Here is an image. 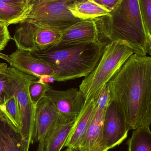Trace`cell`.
Returning a JSON list of instances; mask_svg holds the SVG:
<instances>
[{
  "label": "cell",
  "instance_id": "cell-13",
  "mask_svg": "<svg viewBox=\"0 0 151 151\" xmlns=\"http://www.w3.org/2000/svg\"><path fill=\"white\" fill-rule=\"evenodd\" d=\"M61 118L54 105L44 97L37 104L35 111L33 143L44 140L49 130Z\"/></svg>",
  "mask_w": 151,
  "mask_h": 151
},
{
  "label": "cell",
  "instance_id": "cell-20",
  "mask_svg": "<svg viewBox=\"0 0 151 151\" xmlns=\"http://www.w3.org/2000/svg\"><path fill=\"white\" fill-rule=\"evenodd\" d=\"M9 96L0 107V111L17 129L20 131L21 120L17 102L15 95L9 91Z\"/></svg>",
  "mask_w": 151,
  "mask_h": 151
},
{
  "label": "cell",
  "instance_id": "cell-22",
  "mask_svg": "<svg viewBox=\"0 0 151 151\" xmlns=\"http://www.w3.org/2000/svg\"><path fill=\"white\" fill-rule=\"evenodd\" d=\"M8 67L6 63H0V107L9 96L8 84L9 75Z\"/></svg>",
  "mask_w": 151,
  "mask_h": 151
},
{
  "label": "cell",
  "instance_id": "cell-26",
  "mask_svg": "<svg viewBox=\"0 0 151 151\" xmlns=\"http://www.w3.org/2000/svg\"><path fill=\"white\" fill-rule=\"evenodd\" d=\"M0 1L25 8L31 7L33 4V0H0Z\"/></svg>",
  "mask_w": 151,
  "mask_h": 151
},
{
  "label": "cell",
  "instance_id": "cell-2",
  "mask_svg": "<svg viewBox=\"0 0 151 151\" xmlns=\"http://www.w3.org/2000/svg\"><path fill=\"white\" fill-rule=\"evenodd\" d=\"M99 35L118 41L140 56L151 55V34L142 16L138 0H123L110 16L95 19Z\"/></svg>",
  "mask_w": 151,
  "mask_h": 151
},
{
  "label": "cell",
  "instance_id": "cell-24",
  "mask_svg": "<svg viewBox=\"0 0 151 151\" xmlns=\"http://www.w3.org/2000/svg\"><path fill=\"white\" fill-rule=\"evenodd\" d=\"M6 24L0 21V52L5 48L12 39Z\"/></svg>",
  "mask_w": 151,
  "mask_h": 151
},
{
  "label": "cell",
  "instance_id": "cell-19",
  "mask_svg": "<svg viewBox=\"0 0 151 151\" xmlns=\"http://www.w3.org/2000/svg\"><path fill=\"white\" fill-rule=\"evenodd\" d=\"M128 141V151H151L150 127H142L134 129Z\"/></svg>",
  "mask_w": 151,
  "mask_h": 151
},
{
  "label": "cell",
  "instance_id": "cell-23",
  "mask_svg": "<svg viewBox=\"0 0 151 151\" xmlns=\"http://www.w3.org/2000/svg\"><path fill=\"white\" fill-rule=\"evenodd\" d=\"M138 3L147 29L151 34V0H138Z\"/></svg>",
  "mask_w": 151,
  "mask_h": 151
},
{
  "label": "cell",
  "instance_id": "cell-25",
  "mask_svg": "<svg viewBox=\"0 0 151 151\" xmlns=\"http://www.w3.org/2000/svg\"><path fill=\"white\" fill-rule=\"evenodd\" d=\"M110 11L111 12L116 9L123 0H94Z\"/></svg>",
  "mask_w": 151,
  "mask_h": 151
},
{
  "label": "cell",
  "instance_id": "cell-28",
  "mask_svg": "<svg viewBox=\"0 0 151 151\" xmlns=\"http://www.w3.org/2000/svg\"><path fill=\"white\" fill-rule=\"evenodd\" d=\"M64 151H82L79 147L67 148Z\"/></svg>",
  "mask_w": 151,
  "mask_h": 151
},
{
  "label": "cell",
  "instance_id": "cell-18",
  "mask_svg": "<svg viewBox=\"0 0 151 151\" xmlns=\"http://www.w3.org/2000/svg\"><path fill=\"white\" fill-rule=\"evenodd\" d=\"M32 7L25 8L0 1V21L8 26L23 23L27 18Z\"/></svg>",
  "mask_w": 151,
  "mask_h": 151
},
{
  "label": "cell",
  "instance_id": "cell-12",
  "mask_svg": "<svg viewBox=\"0 0 151 151\" xmlns=\"http://www.w3.org/2000/svg\"><path fill=\"white\" fill-rule=\"evenodd\" d=\"M100 40L95 19L81 20L62 31L60 39L53 47L97 42Z\"/></svg>",
  "mask_w": 151,
  "mask_h": 151
},
{
  "label": "cell",
  "instance_id": "cell-11",
  "mask_svg": "<svg viewBox=\"0 0 151 151\" xmlns=\"http://www.w3.org/2000/svg\"><path fill=\"white\" fill-rule=\"evenodd\" d=\"M9 56L11 67L27 75L40 79L53 77L54 80L56 74L54 66L29 51L17 49Z\"/></svg>",
  "mask_w": 151,
  "mask_h": 151
},
{
  "label": "cell",
  "instance_id": "cell-17",
  "mask_svg": "<svg viewBox=\"0 0 151 151\" xmlns=\"http://www.w3.org/2000/svg\"><path fill=\"white\" fill-rule=\"evenodd\" d=\"M75 17L80 20L95 19L110 16L111 12L94 0H82L71 4L68 7Z\"/></svg>",
  "mask_w": 151,
  "mask_h": 151
},
{
  "label": "cell",
  "instance_id": "cell-15",
  "mask_svg": "<svg viewBox=\"0 0 151 151\" xmlns=\"http://www.w3.org/2000/svg\"><path fill=\"white\" fill-rule=\"evenodd\" d=\"M95 106L94 98L85 102L81 111L74 121L64 147H79L91 121Z\"/></svg>",
  "mask_w": 151,
  "mask_h": 151
},
{
  "label": "cell",
  "instance_id": "cell-9",
  "mask_svg": "<svg viewBox=\"0 0 151 151\" xmlns=\"http://www.w3.org/2000/svg\"><path fill=\"white\" fill-rule=\"evenodd\" d=\"M50 100L59 113L61 118L74 121L85 104V99L78 88H71L59 91L50 87L45 97Z\"/></svg>",
  "mask_w": 151,
  "mask_h": 151
},
{
  "label": "cell",
  "instance_id": "cell-7",
  "mask_svg": "<svg viewBox=\"0 0 151 151\" xmlns=\"http://www.w3.org/2000/svg\"><path fill=\"white\" fill-rule=\"evenodd\" d=\"M13 35L17 49L40 52L54 47L60 39L61 32L25 21L20 23Z\"/></svg>",
  "mask_w": 151,
  "mask_h": 151
},
{
  "label": "cell",
  "instance_id": "cell-1",
  "mask_svg": "<svg viewBox=\"0 0 151 151\" xmlns=\"http://www.w3.org/2000/svg\"><path fill=\"white\" fill-rule=\"evenodd\" d=\"M110 100L129 130L150 127L151 123V58L134 54L107 83Z\"/></svg>",
  "mask_w": 151,
  "mask_h": 151
},
{
  "label": "cell",
  "instance_id": "cell-5",
  "mask_svg": "<svg viewBox=\"0 0 151 151\" xmlns=\"http://www.w3.org/2000/svg\"><path fill=\"white\" fill-rule=\"evenodd\" d=\"M76 0H58L33 3L30 13L25 21L42 26L63 31L80 21L68 9Z\"/></svg>",
  "mask_w": 151,
  "mask_h": 151
},
{
  "label": "cell",
  "instance_id": "cell-3",
  "mask_svg": "<svg viewBox=\"0 0 151 151\" xmlns=\"http://www.w3.org/2000/svg\"><path fill=\"white\" fill-rule=\"evenodd\" d=\"M105 45L100 40L97 42L52 47L31 53L56 68L55 81H66L90 74L97 65Z\"/></svg>",
  "mask_w": 151,
  "mask_h": 151
},
{
  "label": "cell",
  "instance_id": "cell-29",
  "mask_svg": "<svg viewBox=\"0 0 151 151\" xmlns=\"http://www.w3.org/2000/svg\"><path fill=\"white\" fill-rule=\"evenodd\" d=\"M43 142H40L38 145V148H37V151H43Z\"/></svg>",
  "mask_w": 151,
  "mask_h": 151
},
{
  "label": "cell",
  "instance_id": "cell-8",
  "mask_svg": "<svg viewBox=\"0 0 151 151\" xmlns=\"http://www.w3.org/2000/svg\"><path fill=\"white\" fill-rule=\"evenodd\" d=\"M94 98V113L85 137L79 147L82 151H104L103 144V128L105 115L111 101L107 84Z\"/></svg>",
  "mask_w": 151,
  "mask_h": 151
},
{
  "label": "cell",
  "instance_id": "cell-21",
  "mask_svg": "<svg viewBox=\"0 0 151 151\" xmlns=\"http://www.w3.org/2000/svg\"><path fill=\"white\" fill-rule=\"evenodd\" d=\"M35 79V77L33 78L29 81L28 85L29 97L35 108L40 100L45 97V93L50 87L48 83L39 80L36 81Z\"/></svg>",
  "mask_w": 151,
  "mask_h": 151
},
{
  "label": "cell",
  "instance_id": "cell-10",
  "mask_svg": "<svg viewBox=\"0 0 151 151\" xmlns=\"http://www.w3.org/2000/svg\"><path fill=\"white\" fill-rule=\"evenodd\" d=\"M129 131L125 119L113 102L110 101L105 115L103 144L104 151L118 146L127 138Z\"/></svg>",
  "mask_w": 151,
  "mask_h": 151
},
{
  "label": "cell",
  "instance_id": "cell-30",
  "mask_svg": "<svg viewBox=\"0 0 151 151\" xmlns=\"http://www.w3.org/2000/svg\"><path fill=\"white\" fill-rule=\"evenodd\" d=\"M58 1V0H35L33 3L42 2L52 1ZM77 1H82V0H76Z\"/></svg>",
  "mask_w": 151,
  "mask_h": 151
},
{
  "label": "cell",
  "instance_id": "cell-14",
  "mask_svg": "<svg viewBox=\"0 0 151 151\" xmlns=\"http://www.w3.org/2000/svg\"><path fill=\"white\" fill-rule=\"evenodd\" d=\"M30 145L0 111V151H29Z\"/></svg>",
  "mask_w": 151,
  "mask_h": 151
},
{
  "label": "cell",
  "instance_id": "cell-31",
  "mask_svg": "<svg viewBox=\"0 0 151 151\" xmlns=\"http://www.w3.org/2000/svg\"><path fill=\"white\" fill-rule=\"evenodd\" d=\"M33 2H34L35 1V0H33Z\"/></svg>",
  "mask_w": 151,
  "mask_h": 151
},
{
  "label": "cell",
  "instance_id": "cell-16",
  "mask_svg": "<svg viewBox=\"0 0 151 151\" xmlns=\"http://www.w3.org/2000/svg\"><path fill=\"white\" fill-rule=\"evenodd\" d=\"M74 121H68L61 117L46 134L43 140V151H61Z\"/></svg>",
  "mask_w": 151,
  "mask_h": 151
},
{
  "label": "cell",
  "instance_id": "cell-4",
  "mask_svg": "<svg viewBox=\"0 0 151 151\" xmlns=\"http://www.w3.org/2000/svg\"><path fill=\"white\" fill-rule=\"evenodd\" d=\"M134 52L118 41L106 44L97 65L93 71L85 77L79 90L85 102L94 97L108 83Z\"/></svg>",
  "mask_w": 151,
  "mask_h": 151
},
{
  "label": "cell",
  "instance_id": "cell-6",
  "mask_svg": "<svg viewBox=\"0 0 151 151\" xmlns=\"http://www.w3.org/2000/svg\"><path fill=\"white\" fill-rule=\"evenodd\" d=\"M9 91L15 95L19 109L21 120L20 132L29 143H33L34 119L35 108L30 99L28 91L29 81L34 77L8 67Z\"/></svg>",
  "mask_w": 151,
  "mask_h": 151
},
{
  "label": "cell",
  "instance_id": "cell-27",
  "mask_svg": "<svg viewBox=\"0 0 151 151\" xmlns=\"http://www.w3.org/2000/svg\"><path fill=\"white\" fill-rule=\"evenodd\" d=\"M0 58L4 59V60L6 61V62H8L9 64H10L11 61L9 56L7 55H4V54H2V53L0 52Z\"/></svg>",
  "mask_w": 151,
  "mask_h": 151
}]
</instances>
